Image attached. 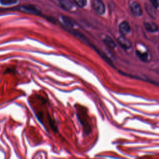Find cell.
<instances>
[{
    "mask_svg": "<svg viewBox=\"0 0 159 159\" xmlns=\"http://www.w3.org/2000/svg\"><path fill=\"white\" fill-rule=\"evenodd\" d=\"M103 42L109 48L111 49H113L116 47L115 42L109 36H106L103 39Z\"/></svg>",
    "mask_w": 159,
    "mask_h": 159,
    "instance_id": "obj_9",
    "label": "cell"
},
{
    "mask_svg": "<svg viewBox=\"0 0 159 159\" xmlns=\"http://www.w3.org/2000/svg\"><path fill=\"white\" fill-rule=\"evenodd\" d=\"M117 42L119 44V45L123 48L124 49H129L131 48L132 47V43L130 41L127 39L124 35H120L117 38Z\"/></svg>",
    "mask_w": 159,
    "mask_h": 159,
    "instance_id": "obj_4",
    "label": "cell"
},
{
    "mask_svg": "<svg viewBox=\"0 0 159 159\" xmlns=\"http://www.w3.org/2000/svg\"><path fill=\"white\" fill-rule=\"evenodd\" d=\"M154 9H155L154 7H153L152 5L151 6H148L147 5L146 6V11H147L148 14L152 17H155L156 14H155V11L154 10Z\"/></svg>",
    "mask_w": 159,
    "mask_h": 159,
    "instance_id": "obj_11",
    "label": "cell"
},
{
    "mask_svg": "<svg viewBox=\"0 0 159 159\" xmlns=\"http://www.w3.org/2000/svg\"><path fill=\"white\" fill-rule=\"evenodd\" d=\"M17 0H0V3L2 5H11V4H14L17 2Z\"/></svg>",
    "mask_w": 159,
    "mask_h": 159,
    "instance_id": "obj_12",
    "label": "cell"
},
{
    "mask_svg": "<svg viewBox=\"0 0 159 159\" xmlns=\"http://www.w3.org/2000/svg\"><path fill=\"white\" fill-rule=\"evenodd\" d=\"M61 20L66 25L70 27H73L75 25V22L70 17L65 16H61Z\"/></svg>",
    "mask_w": 159,
    "mask_h": 159,
    "instance_id": "obj_10",
    "label": "cell"
},
{
    "mask_svg": "<svg viewBox=\"0 0 159 159\" xmlns=\"http://www.w3.org/2000/svg\"><path fill=\"white\" fill-rule=\"evenodd\" d=\"M144 26L145 29L150 32H155L158 30L159 27L158 25L153 22H145Z\"/></svg>",
    "mask_w": 159,
    "mask_h": 159,
    "instance_id": "obj_6",
    "label": "cell"
},
{
    "mask_svg": "<svg viewBox=\"0 0 159 159\" xmlns=\"http://www.w3.org/2000/svg\"><path fill=\"white\" fill-rule=\"evenodd\" d=\"M119 29L120 33L122 35H125L130 32L131 29H130V25L129 23L127 21L124 20L119 24Z\"/></svg>",
    "mask_w": 159,
    "mask_h": 159,
    "instance_id": "obj_5",
    "label": "cell"
},
{
    "mask_svg": "<svg viewBox=\"0 0 159 159\" xmlns=\"http://www.w3.org/2000/svg\"><path fill=\"white\" fill-rule=\"evenodd\" d=\"M132 13L135 16H140L142 14V9L140 4L136 1H133L130 6Z\"/></svg>",
    "mask_w": 159,
    "mask_h": 159,
    "instance_id": "obj_3",
    "label": "cell"
},
{
    "mask_svg": "<svg viewBox=\"0 0 159 159\" xmlns=\"http://www.w3.org/2000/svg\"><path fill=\"white\" fill-rule=\"evenodd\" d=\"M151 5L155 9L159 7V0H150Z\"/></svg>",
    "mask_w": 159,
    "mask_h": 159,
    "instance_id": "obj_14",
    "label": "cell"
},
{
    "mask_svg": "<svg viewBox=\"0 0 159 159\" xmlns=\"http://www.w3.org/2000/svg\"><path fill=\"white\" fill-rule=\"evenodd\" d=\"M136 54L139 58L142 61L147 62L150 60V55L147 52H142L140 50H137Z\"/></svg>",
    "mask_w": 159,
    "mask_h": 159,
    "instance_id": "obj_8",
    "label": "cell"
},
{
    "mask_svg": "<svg viewBox=\"0 0 159 159\" xmlns=\"http://www.w3.org/2000/svg\"><path fill=\"white\" fill-rule=\"evenodd\" d=\"M59 4L66 11H70L73 8V4L70 0H59Z\"/></svg>",
    "mask_w": 159,
    "mask_h": 159,
    "instance_id": "obj_7",
    "label": "cell"
},
{
    "mask_svg": "<svg viewBox=\"0 0 159 159\" xmlns=\"http://www.w3.org/2000/svg\"><path fill=\"white\" fill-rule=\"evenodd\" d=\"M20 9L21 11H23L26 13L35 14V15H39L40 14V11L34 6L32 5H25L22 6L20 7Z\"/></svg>",
    "mask_w": 159,
    "mask_h": 159,
    "instance_id": "obj_2",
    "label": "cell"
},
{
    "mask_svg": "<svg viewBox=\"0 0 159 159\" xmlns=\"http://www.w3.org/2000/svg\"><path fill=\"white\" fill-rule=\"evenodd\" d=\"M73 1L80 7H83L86 4V0H73Z\"/></svg>",
    "mask_w": 159,
    "mask_h": 159,
    "instance_id": "obj_13",
    "label": "cell"
},
{
    "mask_svg": "<svg viewBox=\"0 0 159 159\" xmlns=\"http://www.w3.org/2000/svg\"><path fill=\"white\" fill-rule=\"evenodd\" d=\"M91 6L93 9L98 14L102 15L106 11L104 3L102 0H92Z\"/></svg>",
    "mask_w": 159,
    "mask_h": 159,
    "instance_id": "obj_1",
    "label": "cell"
}]
</instances>
